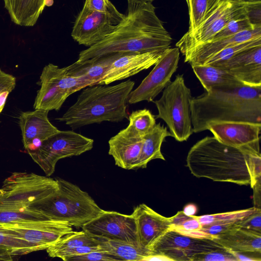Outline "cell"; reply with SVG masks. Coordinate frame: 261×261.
I'll return each instance as SVG.
<instances>
[{"label":"cell","instance_id":"6da1fadb","mask_svg":"<svg viewBox=\"0 0 261 261\" xmlns=\"http://www.w3.org/2000/svg\"><path fill=\"white\" fill-rule=\"evenodd\" d=\"M191 173L199 178L252 187L261 179L260 153L245 152L206 136L190 149L186 159Z\"/></svg>","mask_w":261,"mask_h":261},{"label":"cell","instance_id":"7a4b0ae2","mask_svg":"<svg viewBox=\"0 0 261 261\" xmlns=\"http://www.w3.org/2000/svg\"><path fill=\"white\" fill-rule=\"evenodd\" d=\"M172 38L156 16L152 3L142 4L104 39L82 50L79 62L117 53H142L170 47Z\"/></svg>","mask_w":261,"mask_h":261},{"label":"cell","instance_id":"3957f363","mask_svg":"<svg viewBox=\"0 0 261 261\" xmlns=\"http://www.w3.org/2000/svg\"><path fill=\"white\" fill-rule=\"evenodd\" d=\"M191 116L195 133L207 130L214 122L261 123V87L244 85L205 91L192 98Z\"/></svg>","mask_w":261,"mask_h":261},{"label":"cell","instance_id":"277c9868","mask_svg":"<svg viewBox=\"0 0 261 261\" xmlns=\"http://www.w3.org/2000/svg\"><path fill=\"white\" fill-rule=\"evenodd\" d=\"M134 85V81L128 80L113 86H87L57 119L72 128L103 121H121L127 117V99Z\"/></svg>","mask_w":261,"mask_h":261},{"label":"cell","instance_id":"5b68a950","mask_svg":"<svg viewBox=\"0 0 261 261\" xmlns=\"http://www.w3.org/2000/svg\"><path fill=\"white\" fill-rule=\"evenodd\" d=\"M58 189L36 205L49 220L66 221L82 227L102 211L90 195L79 187L61 178H55Z\"/></svg>","mask_w":261,"mask_h":261},{"label":"cell","instance_id":"8992f818","mask_svg":"<svg viewBox=\"0 0 261 261\" xmlns=\"http://www.w3.org/2000/svg\"><path fill=\"white\" fill-rule=\"evenodd\" d=\"M192 96L183 74H177L163 90L161 97L154 101L158 113L155 118L167 124L171 137L178 142L187 141L193 133L191 116Z\"/></svg>","mask_w":261,"mask_h":261},{"label":"cell","instance_id":"52a82bcc","mask_svg":"<svg viewBox=\"0 0 261 261\" xmlns=\"http://www.w3.org/2000/svg\"><path fill=\"white\" fill-rule=\"evenodd\" d=\"M0 204L34 208L58 189L56 179L33 173L13 172L4 181Z\"/></svg>","mask_w":261,"mask_h":261},{"label":"cell","instance_id":"ba28073f","mask_svg":"<svg viewBox=\"0 0 261 261\" xmlns=\"http://www.w3.org/2000/svg\"><path fill=\"white\" fill-rule=\"evenodd\" d=\"M94 141L72 130H59L41 142L35 150L28 151L46 176L52 175L58 161L80 155L92 149Z\"/></svg>","mask_w":261,"mask_h":261},{"label":"cell","instance_id":"9c48e42d","mask_svg":"<svg viewBox=\"0 0 261 261\" xmlns=\"http://www.w3.org/2000/svg\"><path fill=\"white\" fill-rule=\"evenodd\" d=\"M40 80L34 108L48 112L59 110L69 96L88 86L81 79L67 75L64 67L52 63L43 68Z\"/></svg>","mask_w":261,"mask_h":261},{"label":"cell","instance_id":"30bf717a","mask_svg":"<svg viewBox=\"0 0 261 261\" xmlns=\"http://www.w3.org/2000/svg\"><path fill=\"white\" fill-rule=\"evenodd\" d=\"M225 248L213 239L184 234L169 229L149 249L152 255H162L171 261H191L198 254Z\"/></svg>","mask_w":261,"mask_h":261},{"label":"cell","instance_id":"8fae6325","mask_svg":"<svg viewBox=\"0 0 261 261\" xmlns=\"http://www.w3.org/2000/svg\"><path fill=\"white\" fill-rule=\"evenodd\" d=\"M180 51L176 47L166 49L148 75L129 94L127 102L135 104L142 101H152L171 82L176 71Z\"/></svg>","mask_w":261,"mask_h":261},{"label":"cell","instance_id":"7c38bea8","mask_svg":"<svg viewBox=\"0 0 261 261\" xmlns=\"http://www.w3.org/2000/svg\"><path fill=\"white\" fill-rule=\"evenodd\" d=\"M245 15L244 4L230 0L222 5L193 32L186 33L176 46L183 56L200 44L211 41L230 20Z\"/></svg>","mask_w":261,"mask_h":261},{"label":"cell","instance_id":"4fadbf2b","mask_svg":"<svg viewBox=\"0 0 261 261\" xmlns=\"http://www.w3.org/2000/svg\"><path fill=\"white\" fill-rule=\"evenodd\" d=\"M82 228L95 238L140 245L135 220L131 215L103 210Z\"/></svg>","mask_w":261,"mask_h":261},{"label":"cell","instance_id":"5bb4252c","mask_svg":"<svg viewBox=\"0 0 261 261\" xmlns=\"http://www.w3.org/2000/svg\"><path fill=\"white\" fill-rule=\"evenodd\" d=\"M123 19L92 11L83 6L75 21L71 35L79 44L89 47L112 33Z\"/></svg>","mask_w":261,"mask_h":261},{"label":"cell","instance_id":"9a60e30c","mask_svg":"<svg viewBox=\"0 0 261 261\" xmlns=\"http://www.w3.org/2000/svg\"><path fill=\"white\" fill-rule=\"evenodd\" d=\"M9 228L34 247L36 251L46 250L66 234L73 231L68 222L40 220L2 224Z\"/></svg>","mask_w":261,"mask_h":261},{"label":"cell","instance_id":"2e32d148","mask_svg":"<svg viewBox=\"0 0 261 261\" xmlns=\"http://www.w3.org/2000/svg\"><path fill=\"white\" fill-rule=\"evenodd\" d=\"M221 143L247 152L259 154L261 123L221 122L211 123L208 129Z\"/></svg>","mask_w":261,"mask_h":261},{"label":"cell","instance_id":"e0dca14e","mask_svg":"<svg viewBox=\"0 0 261 261\" xmlns=\"http://www.w3.org/2000/svg\"><path fill=\"white\" fill-rule=\"evenodd\" d=\"M165 50L142 53H121L112 63L98 84L109 85L149 68L157 62Z\"/></svg>","mask_w":261,"mask_h":261},{"label":"cell","instance_id":"ac0fdd59","mask_svg":"<svg viewBox=\"0 0 261 261\" xmlns=\"http://www.w3.org/2000/svg\"><path fill=\"white\" fill-rule=\"evenodd\" d=\"M212 66L224 69L246 86L261 87V44Z\"/></svg>","mask_w":261,"mask_h":261},{"label":"cell","instance_id":"d6986e66","mask_svg":"<svg viewBox=\"0 0 261 261\" xmlns=\"http://www.w3.org/2000/svg\"><path fill=\"white\" fill-rule=\"evenodd\" d=\"M131 215L135 220L139 244L149 247L171 228L170 218L158 213L144 203L134 207Z\"/></svg>","mask_w":261,"mask_h":261},{"label":"cell","instance_id":"ffe728a7","mask_svg":"<svg viewBox=\"0 0 261 261\" xmlns=\"http://www.w3.org/2000/svg\"><path fill=\"white\" fill-rule=\"evenodd\" d=\"M48 113L47 111L35 109L20 115L22 142L27 152L36 149L42 141L59 130L49 121Z\"/></svg>","mask_w":261,"mask_h":261},{"label":"cell","instance_id":"44dd1931","mask_svg":"<svg viewBox=\"0 0 261 261\" xmlns=\"http://www.w3.org/2000/svg\"><path fill=\"white\" fill-rule=\"evenodd\" d=\"M108 143L109 154L113 158L116 165L124 169H136L141 151L142 138L125 128L112 137Z\"/></svg>","mask_w":261,"mask_h":261},{"label":"cell","instance_id":"7402d4cb","mask_svg":"<svg viewBox=\"0 0 261 261\" xmlns=\"http://www.w3.org/2000/svg\"><path fill=\"white\" fill-rule=\"evenodd\" d=\"M99 239L84 230L72 231L65 234L46 249L51 257H58L64 261L71 256L101 250Z\"/></svg>","mask_w":261,"mask_h":261},{"label":"cell","instance_id":"603a6c76","mask_svg":"<svg viewBox=\"0 0 261 261\" xmlns=\"http://www.w3.org/2000/svg\"><path fill=\"white\" fill-rule=\"evenodd\" d=\"M261 38V27L244 31L236 35L196 46L185 56V62L191 65H203L212 57L231 45Z\"/></svg>","mask_w":261,"mask_h":261},{"label":"cell","instance_id":"cb8c5ba5","mask_svg":"<svg viewBox=\"0 0 261 261\" xmlns=\"http://www.w3.org/2000/svg\"><path fill=\"white\" fill-rule=\"evenodd\" d=\"M120 53L108 54L81 62L76 61L65 67V70L67 75L81 79L88 86L97 85Z\"/></svg>","mask_w":261,"mask_h":261},{"label":"cell","instance_id":"d4e9b609","mask_svg":"<svg viewBox=\"0 0 261 261\" xmlns=\"http://www.w3.org/2000/svg\"><path fill=\"white\" fill-rule=\"evenodd\" d=\"M257 208L253 206L245 210L196 217L202 225L199 230L212 239L216 236L239 227L240 222Z\"/></svg>","mask_w":261,"mask_h":261},{"label":"cell","instance_id":"484cf974","mask_svg":"<svg viewBox=\"0 0 261 261\" xmlns=\"http://www.w3.org/2000/svg\"><path fill=\"white\" fill-rule=\"evenodd\" d=\"M212 239L234 252L261 253V233L240 227L216 236Z\"/></svg>","mask_w":261,"mask_h":261},{"label":"cell","instance_id":"4316f807","mask_svg":"<svg viewBox=\"0 0 261 261\" xmlns=\"http://www.w3.org/2000/svg\"><path fill=\"white\" fill-rule=\"evenodd\" d=\"M206 92L236 88L244 85L224 69L210 65H191Z\"/></svg>","mask_w":261,"mask_h":261},{"label":"cell","instance_id":"83f0119b","mask_svg":"<svg viewBox=\"0 0 261 261\" xmlns=\"http://www.w3.org/2000/svg\"><path fill=\"white\" fill-rule=\"evenodd\" d=\"M11 20L24 27L35 24L46 6V0H4Z\"/></svg>","mask_w":261,"mask_h":261},{"label":"cell","instance_id":"f1b7e54d","mask_svg":"<svg viewBox=\"0 0 261 261\" xmlns=\"http://www.w3.org/2000/svg\"><path fill=\"white\" fill-rule=\"evenodd\" d=\"M167 137H171L166 127L161 123L156 124L152 129L142 137L143 143L136 169L145 168L148 163L154 159L165 160L161 152V146Z\"/></svg>","mask_w":261,"mask_h":261},{"label":"cell","instance_id":"f546056e","mask_svg":"<svg viewBox=\"0 0 261 261\" xmlns=\"http://www.w3.org/2000/svg\"><path fill=\"white\" fill-rule=\"evenodd\" d=\"M102 250L117 257L120 260H146L152 255L151 250L139 244L123 241L98 238Z\"/></svg>","mask_w":261,"mask_h":261},{"label":"cell","instance_id":"4dcf8cb0","mask_svg":"<svg viewBox=\"0 0 261 261\" xmlns=\"http://www.w3.org/2000/svg\"><path fill=\"white\" fill-rule=\"evenodd\" d=\"M230 0H186L189 15L188 33L202 25L224 3Z\"/></svg>","mask_w":261,"mask_h":261},{"label":"cell","instance_id":"1f68e13d","mask_svg":"<svg viewBox=\"0 0 261 261\" xmlns=\"http://www.w3.org/2000/svg\"><path fill=\"white\" fill-rule=\"evenodd\" d=\"M49 220L42 211L28 207L0 204V224Z\"/></svg>","mask_w":261,"mask_h":261},{"label":"cell","instance_id":"d6a6232c","mask_svg":"<svg viewBox=\"0 0 261 261\" xmlns=\"http://www.w3.org/2000/svg\"><path fill=\"white\" fill-rule=\"evenodd\" d=\"M0 247L8 250L14 256L37 251L32 245L2 224H0Z\"/></svg>","mask_w":261,"mask_h":261},{"label":"cell","instance_id":"836d02e7","mask_svg":"<svg viewBox=\"0 0 261 261\" xmlns=\"http://www.w3.org/2000/svg\"><path fill=\"white\" fill-rule=\"evenodd\" d=\"M128 119L129 124L126 128L141 138L150 132L156 124L154 116L145 109L133 111Z\"/></svg>","mask_w":261,"mask_h":261},{"label":"cell","instance_id":"e575fe53","mask_svg":"<svg viewBox=\"0 0 261 261\" xmlns=\"http://www.w3.org/2000/svg\"><path fill=\"white\" fill-rule=\"evenodd\" d=\"M259 44H261V38L231 45L216 54L203 65H213L222 63L245 49Z\"/></svg>","mask_w":261,"mask_h":261},{"label":"cell","instance_id":"d590c367","mask_svg":"<svg viewBox=\"0 0 261 261\" xmlns=\"http://www.w3.org/2000/svg\"><path fill=\"white\" fill-rule=\"evenodd\" d=\"M170 219L171 229L186 234L199 230L202 226L196 216H187L182 211L178 212L174 216L170 217Z\"/></svg>","mask_w":261,"mask_h":261},{"label":"cell","instance_id":"8d00e7d4","mask_svg":"<svg viewBox=\"0 0 261 261\" xmlns=\"http://www.w3.org/2000/svg\"><path fill=\"white\" fill-rule=\"evenodd\" d=\"M254 28H255L253 27L250 23L245 14L230 20L214 37L212 40L231 36L241 32L250 30Z\"/></svg>","mask_w":261,"mask_h":261},{"label":"cell","instance_id":"74e56055","mask_svg":"<svg viewBox=\"0 0 261 261\" xmlns=\"http://www.w3.org/2000/svg\"><path fill=\"white\" fill-rule=\"evenodd\" d=\"M191 261H238L233 252L223 248L194 255Z\"/></svg>","mask_w":261,"mask_h":261},{"label":"cell","instance_id":"f35d334b","mask_svg":"<svg viewBox=\"0 0 261 261\" xmlns=\"http://www.w3.org/2000/svg\"><path fill=\"white\" fill-rule=\"evenodd\" d=\"M84 7L92 11L124 18L125 15L119 12L109 0H86Z\"/></svg>","mask_w":261,"mask_h":261},{"label":"cell","instance_id":"ab89813d","mask_svg":"<svg viewBox=\"0 0 261 261\" xmlns=\"http://www.w3.org/2000/svg\"><path fill=\"white\" fill-rule=\"evenodd\" d=\"M118 261L120 259L102 250L71 256L65 261Z\"/></svg>","mask_w":261,"mask_h":261},{"label":"cell","instance_id":"60d3db41","mask_svg":"<svg viewBox=\"0 0 261 261\" xmlns=\"http://www.w3.org/2000/svg\"><path fill=\"white\" fill-rule=\"evenodd\" d=\"M246 17L254 28L261 27V2L244 4Z\"/></svg>","mask_w":261,"mask_h":261},{"label":"cell","instance_id":"b9f144b4","mask_svg":"<svg viewBox=\"0 0 261 261\" xmlns=\"http://www.w3.org/2000/svg\"><path fill=\"white\" fill-rule=\"evenodd\" d=\"M239 227L261 233V209L257 208L253 213L242 220Z\"/></svg>","mask_w":261,"mask_h":261},{"label":"cell","instance_id":"7bdbcfd3","mask_svg":"<svg viewBox=\"0 0 261 261\" xmlns=\"http://www.w3.org/2000/svg\"><path fill=\"white\" fill-rule=\"evenodd\" d=\"M15 85V77L0 69V95L5 92L10 93Z\"/></svg>","mask_w":261,"mask_h":261},{"label":"cell","instance_id":"ee69618b","mask_svg":"<svg viewBox=\"0 0 261 261\" xmlns=\"http://www.w3.org/2000/svg\"><path fill=\"white\" fill-rule=\"evenodd\" d=\"M127 13L133 11L142 4L146 3H152L153 0H127Z\"/></svg>","mask_w":261,"mask_h":261},{"label":"cell","instance_id":"f6af8a7d","mask_svg":"<svg viewBox=\"0 0 261 261\" xmlns=\"http://www.w3.org/2000/svg\"><path fill=\"white\" fill-rule=\"evenodd\" d=\"M197 208L195 204L193 203L188 204L183 209V213L187 216H194L197 212Z\"/></svg>","mask_w":261,"mask_h":261},{"label":"cell","instance_id":"bcb514c9","mask_svg":"<svg viewBox=\"0 0 261 261\" xmlns=\"http://www.w3.org/2000/svg\"><path fill=\"white\" fill-rule=\"evenodd\" d=\"M13 256L8 250L0 247V260L11 261Z\"/></svg>","mask_w":261,"mask_h":261},{"label":"cell","instance_id":"7dc6e473","mask_svg":"<svg viewBox=\"0 0 261 261\" xmlns=\"http://www.w3.org/2000/svg\"><path fill=\"white\" fill-rule=\"evenodd\" d=\"M233 1L237 2L243 3V4L261 2V0H233Z\"/></svg>","mask_w":261,"mask_h":261},{"label":"cell","instance_id":"c3c4849f","mask_svg":"<svg viewBox=\"0 0 261 261\" xmlns=\"http://www.w3.org/2000/svg\"><path fill=\"white\" fill-rule=\"evenodd\" d=\"M4 193V192L2 189H0V196H2Z\"/></svg>","mask_w":261,"mask_h":261},{"label":"cell","instance_id":"681fc988","mask_svg":"<svg viewBox=\"0 0 261 261\" xmlns=\"http://www.w3.org/2000/svg\"><path fill=\"white\" fill-rule=\"evenodd\" d=\"M4 106L0 107V113L2 111L3 109H4Z\"/></svg>","mask_w":261,"mask_h":261}]
</instances>
